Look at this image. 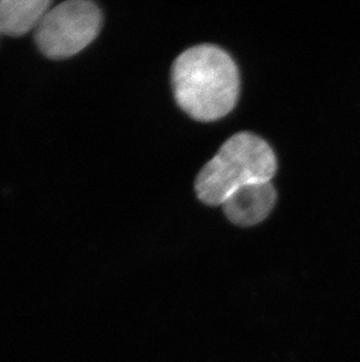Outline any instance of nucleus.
<instances>
[{
    "label": "nucleus",
    "instance_id": "f257e3e1",
    "mask_svg": "<svg viewBox=\"0 0 360 362\" xmlns=\"http://www.w3.org/2000/svg\"><path fill=\"white\" fill-rule=\"evenodd\" d=\"M172 87L180 108L194 120H219L231 113L238 101V66L215 45L194 46L174 60Z\"/></svg>",
    "mask_w": 360,
    "mask_h": 362
},
{
    "label": "nucleus",
    "instance_id": "f03ea898",
    "mask_svg": "<svg viewBox=\"0 0 360 362\" xmlns=\"http://www.w3.org/2000/svg\"><path fill=\"white\" fill-rule=\"evenodd\" d=\"M277 169L275 153L252 133L229 137L196 180L198 199L208 205H222L244 185L270 182Z\"/></svg>",
    "mask_w": 360,
    "mask_h": 362
},
{
    "label": "nucleus",
    "instance_id": "7ed1b4c3",
    "mask_svg": "<svg viewBox=\"0 0 360 362\" xmlns=\"http://www.w3.org/2000/svg\"><path fill=\"white\" fill-rule=\"evenodd\" d=\"M102 28L96 4L68 0L51 7L35 28V42L42 54L54 60L71 58L92 44Z\"/></svg>",
    "mask_w": 360,
    "mask_h": 362
},
{
    "label": "nucleus",
    "instance_id": "20e7f679",
    "mask_svg": "<svg viewBox=\"0 0 360 362\" xmlns=\"http://www.w3.org/2000/svg\"><path fill=\"white\" fill-rule=\"evenodd\" d=\"M275 202L276 190L272 182H260L236 189L222 206L232 223L252 226L268 217Z\"/></svg>",
    "mask_w": 360,
    "mask_h": 362
},
{
    "label": "nucleus",
    "instance_id": "39448f33",
    "mask_svg": "<svg viewBox=\"0 0 360 362\" xmlns=\"http://www.w3.org/2000/svg\"><path fill=\"white\" fill-rule=\"evenodd\" d=\"M52 7L48 0H0V33L20 37L37 28Z\"/></svg>",
    "mask_w": 360,
    "mask_h": 362
}]
</instances>
